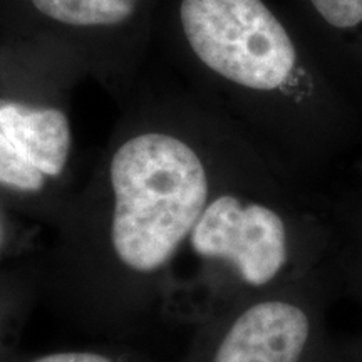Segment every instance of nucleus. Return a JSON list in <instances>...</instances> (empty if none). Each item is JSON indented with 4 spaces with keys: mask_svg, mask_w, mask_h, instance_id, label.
Listing matches in <instances>:
<instances>
[{
    "mask_svg": "<svg viewBox=\"0 0 362 362\" xmlns=\"http://www.w3.org/2000/svg\"><path fill=\"white\" fill-rule=\"evenodd\" d=\"M111 238L117 259L153 272L171 259L208 200L205 166L187 143L146 133L126 141L111 161Z\"/></svg>",
    "mask_w": 362,
    "mask_h": 362,
    "instance_id": "1",
    "label": "nucleus"
},
{
    "mask_svg": "<svg viewBox=\"0 0 362 362\" xmlns=\"http://www.w3.org/2000/svg\"><path fill=\"white\" fill-rule=\"evenodd\" d=\"M180 16L193 52L225 79L270 90L296 66L287 30L262 0H183Z\"/></svg>",
    "mask_w": 362,
    "mask_h": 362,
    "instance_id": "2",
    "label": "nucleus"
},
{
    "mask_svg": "<svg viewBox=\"0 0 362 362\" xmlns=\"http://www.w3.org/2000/svg\"><path fill=\"white\" fill-rule=\"evenodd\" d=\"M189 235L198 255L226 262L240 282L252 288L275 282L292 259L282 216L270 206L245 203L233 194L206 205Z\"/></svg>",
    "mask_w": 362,
    "mask_h": 362,
    "instance_id": "3",
    "label": "nucleus"
},
{
    "mask_svg": "<svg viewBox=\"0 0 362 362\" xmlns=\"http://www.w3.org/2000/svg\"><path fill=\"white\" fill-rule=\"evenodd\" d=\"M319 309L293 298H264L232 320L211 362H309L319 351Z\"/></svg>",
    "mask_w": 362,
    "mask_h": 362,
    "instance_id": "4",
    "label": "nucleus"
},
{
    "mask_svg": "<svg viewBox=\"0 0 362 362\" xmlns=\"http://www.w3.org/2000/svg\"><path fill=\"white\" fill-rule=\"evenodd\" d=\"M0 129L25 161L44 176L62 173L71 151V126L64 112L2 104Z\"/></svg>",
    "mask_w": 362,
    "mask_h": 362,
    "instance_id": "5",
    "label": "nucleus"
},
{
    "mask_svg": "<svg viewBox=\"0 0 362 362\" xmlns=\"http://www.w3.org/2000/svg\"><path fill=\"white\" fill-rule=\"evenodd\" d=\"M139 0H33L44 16L69 25H112L128 19Z\"/></svg>",
    "mask_w": 362,
    "mask_h": 362,
    "instance_id": "6",
    "label": "nucleus"
},
{
    "mask_svg": "<svg viewBox=\"0 0 362 362\" xmlns=\"http://www.w3.org/2000/svg\"><path fill=\"white\" fill-rule=\"evenodd\" d=\"M0 185L19 192H39L44 175L34 168L0 129Z\"/></svg>",
    "mask_w": 362,
    "mask_h": 362,
    "instance_id": "7",
    "label": "nucleus"
},
{
    "mask_svg": "<svg viewBox=\"0 0 362 362\" xmlns=\"http://www.w3.org/2000/svg\"><path fill=\"white\" fill-rule=\"evenodd\" d=\"M315 11L339 29H351L362 22V0H310Z\"/></svg>",
    "mask_w": 362,
    "mask_h": 362,
    "instance_id": "8",
    "label": "nucleus"
},
{
    "mask_svg": "<svg viewBox=\"0 0 362 362\" xmlns=\"http://www.w3.org/2000/svg\"><path fill=\"white\" fill-rule=\"evenodd\" d=\"M33 362H112V361L101 354H93V352H57V354L42 356Z\"/></svg>",
    "mask_w": 362,
    "mask_h": 362,
    "instance_id": "9",
    "label": "nucleus"
},
{
    "mask_svg": "<svg viewBox=\"0 0 362 362\" xmlns=\"http://www.w3.org/2000/svg\"><path fill=\"white\" fill-rule=\"evenodd\" d=\"M332 351H334V347H330L329 356L325 357V361H324V362H332ZM349 351H351V362H356V352H354V347H349Z\"/></svg>",
    "mask_w": 362,
    "mask_h": 362,
    "instance_id": "10",
    "label": "nucleus"
},
{
    "mask_svg": "<svg viewBox=\"0 0 362 362\" xmlns=\"http://www.w3.org/2000/svg\"><path fill=\"white\" fill-rule=\"evenodd\" d=\"M354 352H356V362H362V342L354 346Z\"/></svg>",
    "mask_w": 362,
    "mask_h": 362,
    "instance_id": "11",
    "label": "nucleus"
}]
</instances>
